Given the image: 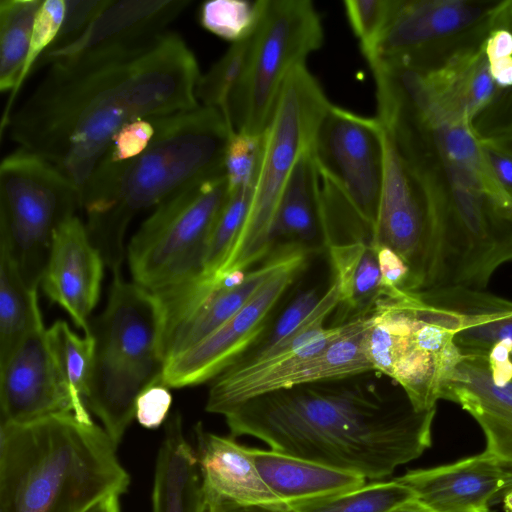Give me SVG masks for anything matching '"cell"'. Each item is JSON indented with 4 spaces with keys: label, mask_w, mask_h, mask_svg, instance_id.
Masks as SVG:
<instances>
[{
    "label": "cell",
    "mask_w": 512,
    "mask_h": 512,
    "mask_svg": "<svg viewBox=\"0 0 512 512\" xmlns=\"http://www.w3.org/2000/svg\"><path fill=\"white\" fill-rule=\"evenodd\" d=\"M197 59L177 33L54 62L12 112L8 134L79 189L127 124L197 107Z\"/></svg>",
    "instance_id": "6da1fadb"
},
{
    "label": "cell",
    "mask_w": 512,
    "mask_h": 512,
    "mask_svg": "<svg viewBox=\"0 0 512 512\" xmlns=\"http://www.w3.org/2000/svg\"><path fill=\"white\" fill-rule=\"evenodd\" d=\"M371 371L270 392L223 417L230 436L366 479L381 480L432 444L435 411H417L404 391Z\"/></svg>",
    "instance_id": "7a4b0ae2"
},
{
    "label": "cell",
    "mask_w": 512,
    "mask_h": 512,
    "mask_svg": "<svg viewBox=\"0 0 512 512\" xmlns=\"http://www.w3.org/2000/svg\"><path fill=\"white\" fill-rule=\"evenodd\" d=\"M234 132L220 111L198 105L158 117L152 139L136 155L98 161L81 192V209L89 236L113 275L120 274L133 218L197 179L225 174V152Z\"/></svg>",
    "instance_id": "3957f363"
},
{
    "label": "cell",
    "mask_w": 512,
    "mask_h": 512,
    "mask_svg": "<svg viewBox=\"0 0 512 512\" xmlns=\"http://www.w3.org/2000/svg\"><path fill=\"white\" fill-rule=\"evenodd\" d=\"M104 428L73 415L0 423V512H89L128 491Z\"/></svg>",
    "instance_id": "277c9868"
},
{
    "label": "cell",
    "mask_w": 512,
    "mask_h": 512,
    "mask_svg": "<svg viewBox=\"0 0 512 512\" xmlns=\"http://www.w3.org/2000/svg\"><path fill=\"white\" fill-rule=\"evenodd\" d=\"M437 201V225L426 290H486L512 262V202L479 149L440 148L426 162Z\"/></svg>",
    "instance_id": "5b68a950"
},
{
    "label": "cell",
    "mask_w": 512,
    "mask_h": 512,
    "mask_svg": "<svg viewBox=\"0 0 512 512\" xmlns=\"http://www.w3.org/2000/svg\"><path fill=\"white\" fill-rule=\"evenodd\" d=\"M104 311L90 323L94 359L87 405L118 447L138 396L161 384L164 322L154 293L113 275Z\"/></svg>",
    "instance_id": "8992f818"
},
{
    "label": "cell",
    "mask_w": 512,
    "mask_h": 512,
    "mask_svg": "<svg viewBox=\"0 0 512 512\" xmlns=\"http://www.w3.org/2000/svg\"><path fill=\"white\" fill-rule=\"evenodd\" d=\"M312 148L320 179L324 245L371 244L384 179L380 121L330 103Z\"/></svg>",
    "instance_id": "52a82bcc"
},
{
    "label": "cell",
    "mask_w": 512,
    "mask_h": 512,
    "mask_svg": "<svg viewBox=\"0 0 512 512\" xmlns=\"http://www.w3.org/2000/svg\"><path fill=\"white\" fill-rule=\"evenodd\" d=\"M329 105L306 64L290 72L263 132L248 215L213 281L234 272L249 271L275 248L272 227L280 197L298 158L313 144L318 124Z\"/></svg>",
    "instance_id": "ba28073f"
},
{
    "label": "cell",
    "mask_w": 512,
    "mask_h": 512,
    "mask_svg": "<svg viewBox=\"0 0 512 512\" xmlns=\"http://www.w3.org/2000/svg\"><path fill=\"white\" fill-rule=\"evenodd\" d=\"M453 334L441 311L402 291L374 304L364 348L375 372L400 386L415 410L430 411L462 357Z\"/></svg>",
    "instance_id": "9c48e42d"
},
{
    "label": "cell",
    "mask_w": 512,
    "mask_h": 512,
    "mask_svg": "<svg viewBox=\"0 0 512 512\" xmlns=\"http://www.w3.org/2000/svg\"><path fill=\"white\" fill-rule=\"evenodd\" d=\"M512 0H393L367 62L419 72L437 70L510 29Z\"/></svg>",
    "instance_id": "30bf717a"
},
{
    "label": "cell",
    "mask_w": 512,
    "mask_h": 512,
    "mask_svg": "<svg viewBox=\"0 0 512 512\" xmlns=\"http://www.w3.org/2000/svg\"><path fill=\"white\" fill-rule=\"evenodd\" d=\"M228 196L221 174L197 179L158 204L126 248L133 282L157 293L197 277Z\"/></svg>",
    "instance_id": "8fae6325"
},
{
    "label": "cell",
    "mask_w": 512,
    "mask_h": 512,
    "mask_svg": "<svg viewBox=\"0 0 512 512\" xmlns=\"http://www.w3.org/2000/svg\"><path fill=\"white\" fill-rule=\"evenodd\" d=\"M81 209L77 186L37 154L18 148L0 165V250L38 289L55 230Z\"/></svg>",
    "instance_id": "7c38bea8"
},
{
    "label": "cell",
    "mask_w": 512,
    "mask_h": 512,
    "mask_svg": "<svg viewBox=\"0 0 512 512\" xmlns=\"http://www.w3.org/2000/svg\"><path fill=\"white\" fill-rule=\"evenodd\" d=\"M324 32L309 0H265L246 71L228 107L235 131L262 135L290 72L319 49Z\"/></svg>",
    "instance_id": "4fadbf2b"
},
{
    "label": "cell",
    "mask_w": 512,
    "mask_h": 512,
    "mask_svg": "<svg viewBox=\"0 0 512 512\" xmlns=\"http://www.w3.org/2000/svg\"><path fill=\"white\" fill-rule=\"evenodd\" d=\"M383 143V188L371 244L386 245L405 261L410 269L407 292L417 294L426 287L434 246L435 187L426 168L384 129Z\"/></svg>",
    "instance_id": "5bb4252c"
},
{
    "label": "cell",
    "mask_w": 512,
    "mask_h": 512,
    "mask_svg": "<svg viewBox=\"0 0 512 512\" xmlns=\"http://www.w3.org/2000/svg\"><path fill=\"white\" fill-rule=\"evenodd\" d=\"M308 246L302 244L290 260L218 329L192 348L166 361L161 384L168 388L211 381L255 345L276 304L305 268Z\"/></svg>",
    "instance_id": "9a60e30c"
},
{
    "label": "cell",
    "mask_w": 512,
    "mask_h": 512,
    "mask_svg": "<svg viewBox=\"0 0 512 512\" xmlns=\"http://www.w3.org/2000/svg\"><path fill=\"white\" fill-rule=\"evenodd\" d=\"M367 316L327 348L295 357L266 369L229 366L210 382L205 409L224 416L255 397L299 385L340 379L374 371L364 348Z\"/></svg>",
    "instance_id": "2e32d148"
},
{
    "label": "cell",
    "mask_w": 512,
    "mask_h": 512,
    "mask_svg": "<svg viewBox=\"0 0 512 512\" xmlns=\"http://www.w3.org/2000/svg\"><path fill=\"white\" fill-rule=\"evenodd\" d=\"M80 412L61 374L40 314L10 357L0 364V423L28 424Z\"/></svg>",
    "instance_id": "e0dca14e"
},
{
    "label": "cell",
    "mask_w": 512,
    "mask_h": 512,
    "mask_svg": "<svg viewBox=\"0 0 512 512\" xmlns=\"http://www.w3.org/2000/svg\"><path fill=\"white\" fill-rule=\"evenodd\" d=\"M442 399L459 404L481 427L486 451L512 473V357L462 356Z\"/></svg>",
    "instance_id": "ac0fdd59"
},
{
    "label": "cell",
    "mask_w": 512,
    "mask_h": 512,
    "mask_svg": "<svg viewBox=\"0 0 512 512\" xmlns=\"http://www.w3.org/2000/svg\"><path fill=\"white\" fill-rule=\"evenodd\" d=\"M105 262L85 223L74 215L54 232L41 285L46 296L63 308L76 327L90 334Z\"/></svg>",
    "instance_id": "d6986e66"
},
{
    "label": "cell",
    "mask_w": 512,
    "mask_h": 512,
    "mask_svg": "<svg viewBox=\"0 0 512 512\" xmlns=\"http://www.w3.org/2000/svg\"><path fill=\"white\" fill-rule=\"evenodd\" d=\"M443 314L461 356L512 357V301L486 290L434 288L416 294Z\"/></svg>",
    "instance_id": "ffe728a7"
},
{
    "label": "cell",
    "mask_w": 512,
    "mask_h": 512,
    "mask_svg": "<svg viewBox=\"0 0 512 512\" xmlns=\"http://www.w3.org/2000/svg\"><path fill=\"white\" fill-rule=\"evenodd\" d=\"M509 477L500 462L484 450L449 464L409 470L396 479L435 512H490Z\"/></svg>",
    "instance_id": "44dd1931"
},
{
    "label": "cell",
    "mask_w": 512,
    "mask_h": 512,
    "mask_svg": "<svg viewBox=\"0 0 512 512\" xmlns=\"http://www.w3.org/2000/svg\"><path fill=\"white\" fill-rule=\"evenodd\" d=\"M195 434L202 499L290 512L262 479L251 447L238 443L230 435L206 431L201 423L197 424Z\"/></svg>",
    "instance_id": "7402d4cb"
},
{
    "label": "cell",
    "mask_w": 512,
    "mask_h": 512,
    "mask_svg": "<svg viewBox=\"0 0 512 512\" xmlns=\"http://www.w3.org/2000/svg\"><path fill=\"white\" fill-rule=\"evenodd\" d=\"M191 0H110L87 30L70 44L46 51L35 69L82 54L136 46L167 32Z\"/></svg>",
    "instance_id": "603a6c76"
},
{
    "label": "cell",
    "mask_w": 512,
    "mask_h": 512,
    "mask_svg": "<svg viewBox=\"0 0 512 512\" xmlns=\"http://www.w3.org/2000/svg\"><path fill=\"white\" fill-rule=\"evenodd\" d=\"M300 245L299 242L282 243L260 267L234 272L215 282L211 291L165 338L166 361L192 348L231 318L290 260Z\"/></svg>",
    "instance_id": "cb8c5ba5"
},
{
    "label": "cell",
    "mask_w": 512,
    "mask_h": 512,
    "mask_svg": "<svg viewBox=\"0 0 512 512\" xmlns=\"http://www.w3.org/2000/svg\"><path fill=\"white\" fill-rule=\"evenodd\" d=\"M251 453L262 479L290 512L366 484L361 475L271 449L251 447Z\"/></svg>",
    "instance_id": "d4e9b609"
},
{
    "label": "cell",
    "mask_w": 512,
    "mask_h": 512,
    "mask_svg": "<svg viewBox=\"0 0 512 512\" xmlns=\"http://www.w3.org/2000/svg\"><path fill=\"white\" fill-rule=\"evenodd\" d=\"M201 477L195 449L187 441L180 414L165 424L154 470L152 512H198Z\"/></svg>",
    "instance_id": "484cf974"
},
{
    "label": "cell",
    "mask_w": 512,
    "mask_h": 512,
    "mask_svg": "<svg viewBox=\"0 0 512 512\" xmlns=\"http://www.w3.org/2000/svg\"><path fill=\"white\" fill-rule=\"evenodd\" d=\"M312 145L298 158L280 197L272 227L274 245L279 240L306 246L318 238L323 241L320 179Z\"/></svg>",
    "instance_id": "4316f807"
},
{
    "label": "cell",
    "mask_w": 512,
    "mask_h": 512,
    "mask_svg": "<svg viewBox=\"0 0 512 512\" xmlns=\"http://www.w3.org/2000/svg\"><path fill=\"white\" fill-rule=\"evenodd\" d=\"M337 282L339 305L343 308L344 322L364 317L374 304L385 295L381 274L373 246L358 241L332 244L327 247Z\"/></svg>",
    "instance_id": "83f0119b"
},
{
    "label": "cell",
    "mask_w": 512,
    "mask_h": 512,
    "mask_svg": "<svg viewBox=\"0 0 512 512\" xmlns=\"http://www.w3.org/2000/svg\"><path fill=\"white\" fill-rule=\"evenodd\" d=\"M44 0L0 1V89L10 92L2 118V128L12 112L24 71L35 22Z\"/></svg>",
    "instance_id": "f1b7e54d"
},
{
    "label": "cell",
    "mask_w": 512,
    "mask_h": 512,
    "mask_svg": "<svg viewBox=\"0 0 512 512\" xmlns=\"http://www.w3.org/2000/svg\"><path fill=\"white\" fill-rule=\"evenodd\" d=\"M41 314L38 289H30L11 257L0 250V364Z\"/></svg>",
    "instance_id": "f546056e"
},
{
    "label": "cell",
    "mask_w": 512,
    "mask_h": 512,
    "mask_svg": "<svg viewBox=\"0 0 512 512\" xmlns=\"http://www.w3.org/2000/svg\"><path fill=\"white\" fill-rule=\"evenodd\" d=\"M48 341L61 374L81 413L90 415L87 405L94 359V338L78 335L64 320L47 328Z\"/></svg>",
    "instance_id": "4dcf8cb0"
},
{
    "label": "cell",
    "mask_w": 512,
    "mask_h": 512,
    "mask_svg": "<svg viewBox=\"0 0 512 512\" xmlns=\"http://www.w3.org/2000/svg\"><path fill=\"white\" fill-rule=\"evenodd\" d=\"M253 34L232 43L225 54L205 74H201L196 87L199 104L220 111L227 121L230 99L249 62Z\"/></svg>",
    "instance_id": "1f68e13d"
},
{
    "label": "cell",
    "mask_w": 512,
    "mask_h": 512,
    "mask_svg": "<svg viewBox=\"0 0 512 512\" xmlns=\"http://www.w3.org/2000/svg\"><path fill=\"white\" fill-rule=\"evenodd\" d=\"M254 185L229 194L211 231L200 274L192 279L213 281L225 262L249 212Z\"/></svg>",
    "instance_id": "d6a6232c"
},
{
    "label": "cell",
    "mask_w": 512,
    "mask_h": 512,
    "mask_svg": "<svg viewBox=\"0 0 512 512\" xmlns=\"http://www.w3.org/2000/svg\"><path fill=\"white\" fill-rule=\"evenodd\" d=\"M415 498L413 491L396 478L375 481L337 496L310 503L291 512H386Z\"/></svg>",
    "instance_id": "836d02e7"
},
{
    "label": "cell",
    "mask_w": 512,
    "mask_h": 512,
    "mask_svg": "<svg viewBox=\"0 0 512 512\" xmlns=\"http://www.w3.org/2000/svg\"><path fill=\"white\" fill-rule=\"evenodd\" d=\"M265 0H211L201 5L200 24L232 43L250 37L256 30Z\"/></svg>",
    "instance_id": "e575fe53"
},
{
    "label": "cell",
    "mask_w": 512,
    "mask_h": 512,
    "mask_svg": "<svg viewBox=\"0 0 512 512\" xmlns=\"http://www.w3.org/2000/svg\"><path fill=\"white\" fill-rule=\"evenodd\" d=\"M262 135L235 131L228 142L224 170L229 194L255 184L262 152Z\"/></svg>",
    "instance_id": "d590c367"
},
{
    "label": "cell",
    "mask_w": 512,
    "mask_h": 512,
    "mask_svg": "<svg viewBox=\"0 0 512 512\" xmlns=\"http://www.w3.org/2000/svg\"><path fill=\"white\" fill-rule=\"evenodd\" d=\"M393 0H346L349 24L358 38L362 52L368 51L387 23Z\"/></svg>",
    "instance_id": "8d00e7d4"
},
{
    "label": "cell",
    "mask_w": 512,
    "mask_h": 512,
    "mask_svg": "<svg viewBox=\"0 0 512 512\" xmlns=\"http://www.w3.org/2000/svg\"><path fill=\"white\" fill-rule=\"evenodd\" d=\"M320 298L316 289L298 294L280 315L269 335L252 346L253 349L248 350L239 359L256 357L291 336L314 310Z\"/></svg>",
    "instance_id": "74e56055"
},
{
    "label": "cell",
    "mask_w": 512,
    "mask_h": 512,
    "mask_svg": "<svg viewBox=\"0 0 512 512\" xmlns=\"http://www.w3.org/2000/svg\"><path fill=\"white\" fill-rule=\"evenodd\" d=\"M65 0H44L37 15L28 58L18 91L27 76L34 71L42 55L51 47L65 15Z\"/></svg>",
    "instance_id": "f35d334b"
},
{
    "label": "cell",
    "mask_w": 512,
    "mask_h": 512,
    "mask_svg": "<svg viewBox=\"0 0 512 512\" xmlns=\"http://www.w3.org/2000/svg\"><path fill=\"white\" fill-rule=\"evenodd\" d=\"M512 31V19H511ZM478 139H487L512 132V85L497 90L490 102L472 120Z\"/></svg>",
    "instance_id": "ab89813d"
},
{
    "label": "cell",
    "mask_w": 512,
    "mask_h": 512,
    "mask_svg": "<svg viewBox=\"0 0 512 512\" xmlns=\"http://www.w3.org/2000/svg\"><path fill=\"white\" fill-rule=\"evenodd\" d=\"M109 2L110 0H65L62 25L48 50L64 47L81 36Z\"/></svg>",
    "instance_id": "60d3db41"
},
{
    "label": "cell",
    "mask_w": 512,
    "mask_h": 512,
    "mask_svg": "<svg viewBox=\"0 0 512 512\" xmlns=\"http://www.w3.org/2000/svg\"><path fill=\"white\" fill-rule=\"evenodd\" d=\"M479 147L496 184L512 202V132L479 139Z\"/></svg>",
    "instance_id": "b9f144b4"
},
{
    "label": "cell",
    "mask_w": 512,
    "mask_h": 512,
    "mask_svg": "<svg viewBox=\"0 0 512 512\" xmlns=\"http://www.w3.org/2000/svg\"><path fill=\"white\" fill-rule=\"evenodd\" d=\"M172 404L169 388L156 384L145 389L137 398L135 418L146 429H157L167 419Z\"/></svg>",
    "instance_id": "7bdbcfd3"
},
{
    "label": "cell",
    "mask_w": 512,
    "mask_h": 512,
    "mask_svg": "<svg viewBox=\"0 0 512 512\" xmlns=\"http://www.w3.org/2000/svg\"><path fill=\"white\" fill-rule=\"evenodd\" d=\"M371 245L376 253L385 295H392L399 291L407 292L410 269L405 261L386 245L379 243Z\"/></svg>",
    "instance_id": "ee69618b"
},
{
    "label": "cell",
    "mask_w": 512,
    "mask_h": 512,
    "mask_svg": "<svg viewBox=\"0 0 512 512\" xmlns=\"http://www.w3.org/2000/svg\"><path fill=\"white\" fill-rule=\"evenodd\" d=\"M198 512H278L260 507L240 506L231 502H212L200 498Z\"/></svg>",
    "instance_id": "f6af8a7d"
},
{
    "label": "cell",
    "mask_w": 512,
    "mask_h": 512,
    "mask_svg": "<svg viewBox=\"0 0 512 512\" xmlns=\"http://www.w3.org/2000/svg\"><path fill=\"white\" fill-rule=\"evenodd\" d=\"M386 512H435L416 497L391 508Z\"/></svg>",
    "instance_id": "bcb514c9"
},
{
    "label": "cell",
    "mask_w": 512,
    "mask_h": 512,
    "mask_svg": "<svg viewBox=\"0 0 512 512\" xmlns=\"http://www.w3.org/2000/svg\"><path fill=\"white\" fill-rule=\"evenodd\" d=\"M120 497L121 495H110L89 512H121Z\"/></svg>",
    "instance_id": "7dc6e473"
},
{
    "label": "cell",
    "mask_w": 512,
    "mask_h": 512,
    "mask_svg": "<svg viewBox=\"0 0 512 512\" xmlns=\"http://www.w3.org/2000/svg\"><path fill=\"white\" fill-rule=\"evenodd\" d=\"M499 502L502 503L505 512H512V487L501 495Z\"/></svg>",
    "instance_id": "c3c4849f"
},
{
    "label": "cell",
    "mask_w": 512,
    "mask_h": 512,
    "mask_svg": "<svg viewBox=\"0 0 512 512\" xmlns=\"http://www.w3.org/2000/svg\"><path fill=\"white\" fill-rule=\"evenodd\" d=\"M509 473H510V477H509V480H508V482H507V485H506V487H505V489H504L503 493H504L506 490H508L509 488H511V487H512V473H511V472H509ZM503 493H502V494H503ZM502 494H501V495H502ZM500 497H501V496H500Z\"/></svg>",
    "instance_id": "681fc988"
}]
</instances>
